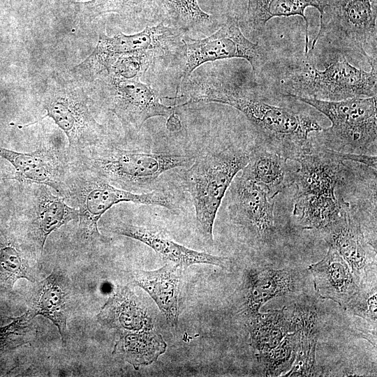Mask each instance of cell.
<instances>
[{"mask_svg": "<svg viewBox=\"0 0 377 377\" xmlns=\"http://www.w3.org/2000/svg\"><path fill=\"white\" fill-rule=\"evenodd\" d=\"M188 81L184 90L186 105L216 103L238 110L254 128L258 145L288 160L296 161L309 153L313 148L309 134L323 129L306 110L274 103L259 92L222 77L208 76Z\"/></svg>", "mask_w": 377, "mask_h": 377, "instance_id": "1", "label": "cell"}, {"mask_svg": "<svg viewBox=\"0 0 377 377\" xmlns=\"http://www.w3.org/2000/svg\"><path fill=\"white\" fill-rule=\"evenodd\" d=\"M335 53V59L319 70L313 52L308 50L288 68L275 88L285 96L328 101L377 96V61L370 64V71H365L352 65L345 55Z\"/></svg>", "mask_w": 377, "mask_h": 377, "instance_id": "2", "label": "cell"}, {"mask_svg": "<svg viewBox=\"0 0 377 377\" xmlns=\"http://www.w3.org/2000/svg\"><path fill=\"white\" fill-rule=\"evenodd\" d=\"M341 152L314 149L296 161L293 215L303 229H324L339 215L346 203L336 197L345 165Z\"/></svg>", "mask_w": 377, "mask_h": 377, "instance_id": "3", "label": "cell"}, {"mask_svg": "<svg viewBox=\"0 0 377 377\" xmlns=\"http://www.w3.org/2000/svg\"><path fill=\"white\" fill-rule=\"evenodd\" d=\"M63 195L77 206L79 223L77 239L89 244L104 237L98 231V222L112 206L122 202L156 205L169 209L177 207L172 194L165 190L137 193L117 188L103 178L70 164Z\"/></svg>", "mask_w": 377, "mask_h": 377, "instance_id": "4", "label": "cell"}, {"mask_svg": "<svg viewBox=\"0 0 377 377\" xmlns=\"http://www.w3.org/2000/svg\"><path fill=\"white\" fill-rule=\"evenodd\" d=\"M40 102L66 134L69 163L89 149L105 143V133L94 119L83 84L71 73L54 72L47 79Z\"/></svg>", "mask_w": 377, "mask_h": 377, "instance_id": "5", "label": "cell"}, {"mask_svg": "<svg viewBox=\"0 0 377 377\" xmlns=\"http://www.w3.org/2000/svg\"><path fill=\"white\" fill-rule=\"evenodd\" d=\"M250 151L234 147L207 152L195 158L182 182L195 208L200 232L213 242L218 210L235 176L248 163Z\"/></svg>", "mask_w": 377, "mask_h": 377, "instance_id": "6", "label": "cell"}, {"mask_svg": "<svg viewBox=\"0 0 377 377\" xmlns=\"http://www.w3.org/2000/svg\"><path fill=\"white\" fill-rule=\"evenodd\" d=\"M195 156L120 149L103 143L87 150L70 164L87 170L112 185L133 192L164 172L191 165Z\"/></svg>", "mask_w": 377, "mask_h": 377, "instance_id": "7", "label": "cell"}, {"mask_svg": "<svg viewBox=\"0 0 377 377\" xmlns=\"http://www.w3.org/2000/svg\"><path fill=\"white\" fill-rule=\"evenodd\" d=\"M377 0H327L311 50L324 43L335 52L377 61Z\"/></svg>", "mask_w": 377, "mask_h": 377, "instance_id": "8", "label": "cell"}, {"mask_svg": "<svg viewBox=\"0 0 377 377\" xmlns=\"http://www.w3.org/2000/svg\"><path fill=\"white\" fill-rule=\"evenodd\" d=\"M290 96L326 116L332 125L321 131L325 148L343 153H376L377 96L339 101Z\"/></svg>", "mask_w": 377, "mask_h": 377, "instance_id": "9", "label": "cell"}, {"mask_svg": "<svg viewBox=\"0 0 377 377\" xmlns=\"http://www.w3.org/2000/svg\"><path fill=\"white\" fill-rule=\"evenodd\" d=\"M87 82L93 85L99 102L117 117L128 133L138 132L152 117H169L176 108L163 104L156 91L140 77L103 71Z\"/></svg>", "mask_w": 377, "mask_h": 377, "instance_id": "10", "label": "cell"}, {"mask_svg": "<svg viewBox=\"0 0 377 377\" xmlns=\"http://www.w3.org/2000/svg\"><path fill=\"white\" fill-rule=\"evenodd\" d=\"M185 62L182 81L187 79L202 64L216 60L242 58L259 75L268 61L266 50L249 40L242 32L235 16L228 15L222 25L205 38L183 36Z\"/></svg>", "mask_w": 377, "mask_h": 377, "instance_id": "11", "label": "cell"}, {"mask_svg": "<svg viewBox=\"0 0 377 377\" xmlns=\"http://www.w3.org/2000/svg\"><path fill=\"white\" fill-rule=\"evenodd\" d=\"M179 36L177 31L162 22L147 26L143 31L131 35L120 33L109 37L100 34L93 52L70 73L81 82H87L106 70L120 56L147 52L161 56L166 50L175 47Z\"/></svg>", "mask_w": 377, "mask_h": 377, "instance_id": "12", "label": "cell"}, {"mask_svg": "<svg viewBox=\"0 0 377 377\" xmlns=\"http://www.w3.org/2000/svg\"><path fill=\"white\" fill-rule=\"evenodd\" d=\"M228 189V210L234 223L262 241L269 239L274 232V199L242 174Z\"/></svg>", "mask_w": 377, "mask_h": 377, "instance_id": "13", "label": "cell"}, {"mask_svg": "<svg viewBox=\"0 0 377 377\" xmlns=\"http://www.w3.org/2000/svg\"><path fill=\"white\" fill-rule=\"evenodd\" d=\"M0 158L13 166V180L43 184L63 197L70 172L67 151L64 153L52 146H43L34 151L22 153L0 147Z\"/></svg>", "mask_w": 377, "mask_h": 377, "instance_id": "14", "label": "cell"}, {"mask_svg": "<svg viewBox=\"0 0 377 377\" xmlns=\"http://www.w3.org/2000/svg\"><path fill=\"white\" fill-rule=\"evenodd\" d=\"M28 234L34 249L42 256L48 236L71 221L78 219L77 209L68 206L65 198L52 194L43 184L28 187Z\"/></svg>", "mask_w": 377, "mask_h": 377, "instance_id": "15", "label": "cell"}, {"mask_svg": "<svg viewBox=\"0 0 377 377\" xmlns=\"http://www.w3.org/2000/svg\"><path fill=\"white\" fill-rule=\"evenodd\" d=\"M114 233L142 242L170 262L186 269L193 265L208 264L222 268L229 259L187 248L174 241L160 228L131 223L118 222L112 227Z\"/></svg>", "mask_w": 377, "mask_h": 377, "instance_id": "16", "label": "cell"}, {"mask_svg": "<svg viewBox=\"0 0 377 377\" xmlns=\"http://www.w3.org/2000/svg\"><path fill=\"white\" fill-rule=\"evenodd\" d=\"M73 308V289L68 275L55 269L35 286L27 313L30 319L42 316L58 329L62 342L68 338V318Z\"/></svg>", "mask_w": 377, "mask_h": 377, "instance_id": "17", "label": "cell"}, {"mask_svg": "<svg viewBox=\"0 0 377 377\" xmlns=\"http://www.w3.org/2000/svg\"><path fill=\"white\" fill-rule=\"evenodd\" d=\"M346 202L338 217L327 228V239L350 267L355 281L360 287L367 276L368 268L374 267L369 257L368 244L359 222L348 212Z\"/></svg>", "mask_w": 377, "mask_h": 377, "instance_id": "18", "label": "cell"}, {"mask_svg": "<svg viewBox=\"0 0 377 377\" xmlns=\"http://www.w3.org/2000/svg\"><path fill=\"white\" fill-rule=\"evenodd\" d=\"M314 288L323 300H330L346 311L353 296L358 292L353 272L338 251L331 245L325 256L309 266Z\"/></svg>", "mask_w": 377, "mask_h": 377, "instance_id": "19", "label": "cell"}, {"mask_svg": "<svg viewBox=\"0 0 377 377\" xmlns=\"http://www.w3.org/2000/svg\"><path fill=\"white\" fill-rule=\"evenodd\" d=\"M182 269L179 265L167 262L158 269L136 270L133 274V283L149 294L172 327L178 323Z\"/></svg>", "mask_w": 377, "mask_h": 377, "instance_id": "20", "label": "cell"}, {"mask_svg": "<svg viewBox=\"0 0 377 377\" xmlns=\"http://www.w3.org/2000/svg\"><path fill=\"white\" fill-rule=\"evenodd\" d=\"M149 19L182 36L207 34L213 24L212 16L202 10L198 0H149Z\"/></svg>", "mask_w": 377, "mask_h": 377, "instance_id": "21", "label": "cell"}, {"mask_svg": "<svg viewBox=\"0 0 377 377\" xmlns=\"http://www.w3.org/2000/svg\"><path fill=\"white\" fill-rule=\"evenodd\" d=\"M288 161L258 145L250 151L249 161L241 174L263 188L274 199L294 183L297 166L292 167Z\"/></svg>", "mask_w": 377, "mask_h": 377, "instance_id": "22", "label": "cell"}, {"mask_svg": "<svg viewBox=\"0 0 377 377\" xmlns=\"http://www.w3.org/2000/svg\"><path fill=\"white\" fill-rule=\"evenodd\" d=\"M97 320L119 334L154 328L147 311L127 286L120 288L109 297L98 313Z\"/></svg>", "mask_w": 377, "mask_h": 377, "instance_id": "23", "label": "cell"}, {"mask_svg": "<svg viewBox=\"0 0 377 377\" xmlns=\"http://www.w3.org/2000/svg\"><path fill=\"white\" fill-rule=\"evenodd\" d=\"M246 285L244 312L249 317L259 313L268 301L292 292L294 277L290 270L265 268L251 271Z\"/></svg>", "mask_w": 377, "mask_h": 377, "instance_id": "24", "label": "cell"}, {"mask_svg": "<svg viewBox=\"0 0 377 377\" xmlns=\"http://www.w3.org/2000/svg\"><path fill=\"white\" fill-rule=\"evenodd\" d=\"M327 0H248L246 22L253 31L262 32L267 22L275 17L300 15L305 22L304 54L309 50V22L305 9L316 8L322 14Z\"/></svg>", "mask_w": 377, "mask_h": 377, "instance_id": "25", "label": "cell"}, {"mask_svg": "<svg viewBox=\"0 0 377 377\" xmlns=\"http://www.w3.org/2000/svg\"><path fill=\"white\" fill-rule=\"evenodd\" d=\"M291 320L294 330L298 333V349L293 367L284 376H321L322 370L316 360V348L318 337L316 313L310 309L303 310L299 308L295 311Z\"/></svg>", "mask_w": 377, "mask_h": 377, "instance_id": "26", "label": "cell"}, {"mask_svg": "<svg viewBox=\"0 0 377 377\" xmlns=\"http://www.w3.org/2000/svg\"><path fill=\"white\" fill-rule=\"evenodd\" d=\"M166 348L161 334L152 328L120 334L112 353L138 369L156 362Z\"/></svg>", "mask_w": 377, "mask_h": 377, "instance_id": "27", "label": "cell"}, {"mask_svg": "<svg viewBox=\"0 0 377 377\" xmlns=\"http://www.w3.org/2000/svg\"><path fill=\"white\" fill-rule=\"evenodd\" d=\"M286 310L284 306L248 317L246 326L256 355L272 350L288 333L293 332L292 320L288 318Z\"/></svg>", "mask_w": 377, "mask_h": 377, "instance_id": "28", "label": "cell"}, {"mask_svg": "<svg viewBox=\"0 0 377 377\" xmlns=\"http://www.w3.org/2000/svg\"><path fill=\"white\" fill-rule=\"evenodd\" d=\"M20 279L35 282L34 269L20 244L13 237L0 232V279L13 288Z\"/></svg>", "mask_w": 377, "mask_h": 377, "instance_id": "29", "label": "cell"}, {"mask_svg": "<svg viewBox=\"0 0 377 377\" xmlns=\"http://www.w3.org/2000/svg\"><path fill=\"white\" fill-rule=\"evenodd\" d=\"M82 22H91L101 15L114 13L124 20L149 19V0H91L74 2Z\"/></svg>", "mask_w": 377, "mask_h": 377, "instance_id": "30", "label": "cell"}, {"mask_svg": "<svg viewBox=\"0 0 377 377\" xmlns=\"http://www.w3.org/2000/svg\"><path fill=\"white\" fill-rule=\"evenodd\" d=\"M298 342V333L294 330L274 348L256 355L258 361L263 364L267 376H279L291 369L297 357Z\"/></svg>", "mask_w": 377, "mask_h": 377, "instance_id": "31", "label": "cell"}, {"mask_svg": "<svg viewBox=\"0 0 377 377\" xmlns=\"http://www.w3.org/2000/svg\"><path fill=\"white\" fill-rule=\"evenodd\" d=\"M376 286L363 290L360 288L358 292L348 304L346 311L367 320L376 323L377 307Z\"/></svg>", "mask_w": 377, "mask_h": 377, "instance_id": "32", "label": "cell"}, {"mask_svg": "<svg viewBox=\"0 0 377 377\" xmlns=\"http://www.w3.org/2000/svg\"><path fill=\"white\" fill-rule=\"evenodd\" d=\"M182 122L177 114L172 113L168 117L166 121V128L171 132H176L181 129Z\"/></svg>", "mask_w": 377, "mask_h": 377, "instance_id": "33", "label": "cell"}, {"mask_svg": "<svg viewBox=\"0 0 377 377\" xmlns=\"http://www.w3.org/2000/svg\"><path fill=\"white\" fill-rule=\"evenodd\" d=\"M0 158V183L1 182L6 181V180H10L12 179L13 177V172H11L12 171L10 169L7 167L6 165L1 161Z\"/></svg>", "mask_w": 377, "mask_h": 377, "instance_id": "34", "label": "cell"}]
</instances>
